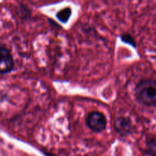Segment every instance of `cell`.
<instances>
[{
    "label": "cell",
    "mask_w": 156,
    "mask_h": 156,
    "mask_svg": "<svg viewBox=\"0 0 156 156\" xmlns=\"http://www.w3.org/2000/svg\"><path fill=\"white\" fill-rule=\"evenodd\" d=\"M114 129L121 136H126L132 131V124L130 120L126 117H120L114 121Z\"/></svg>",
    "instance_id": "4"
},
{
    "label": "cell",
    "mask_w": 156,
    "mask_h": 156,
    "mask_svg": "<svg viewBox=\"0 0 156 156\" xmlns=\"http://www.w3.org/2000/svg\"><path fill=\"white\" fill-rule=\"evenodd\" d=\"M106 118L100 112L91 113L87 118V125L94 132H102L106 128Z\"/></svg>",
    "instance_id": "2"
},
{
    "label": "cell",
    "mask_w": 156,
    "mask_h": 156,
    "mask_svg": "<svg viewBox=\"0 0 156 156\" xmlns=\"http://www.w3.org/2000/svg\"><path fill=\"white\" fill-rule=\"evenodd\" d=\"M14 61L10 52L4 47H0V73L5 74L13 69Z\"/></svg>",
    "instance_id": "3"
},
{
    "label": "cell",
    "mask_w": 156,
    "mask_h": 156,
    "mask_svg": "<svg viewBox=\"0 0 156 156\" xmlns=\"http://www.w3.org/2000/svg\"><path fill=\"white\" fill-rule=\"evenodd\" d=\"M72 10L69 8H66V9H62L59 12H57L56 14V18L62 23H66L68 21L69 19L70 16H71Z\"/></svg>",
    "instance_id": "5"
},
{
    "label": "cell",
    "mask_w": 156,
    "mask_h": 156,
    "mask_svg": "<svg viewBox=\"0 0 156 156\" xmlns=\"http://www.w3.org/2000/svg\"><path fill=\"white\" fill-rule=\"evenodd\" d=\"M121 39H122V41H124L125 43H128V44H131V45H133V47H135L136 46L135 41H134V40L133 39V37L130 36V35H129V34L123 35V36L121 37Z\"/></svg>",
    "instance_id": "7"
},
{
    "label": "cell",
    "mask_w": 156,
    "mask_h": 156,
    "mask_svg": "<svg viewBox=\"0 0 156 156\" xmlns=\"http://www.w3.org/2000/svg\"><path fill=\"white\" fill-rule=\"evenodd\" d=\"M146 152L149 156H156V137L146 142Z\"/></svg>",
    "instance_id": "6"
},
{
    "label": "cell",
    "mask_w": 156,
    "mask_h": 156,
    "mask_svg": "<svg viewBox=\"0 0 156 156\" xmlns=\"http://www.w3.org/2000/svg\"><path fill=\"white\" fill-rule=\"evenodd\" d=\"M136 96L139 101L148 107L156 106V81L143 79L136 88Z\"/></svg>",
    "instance_id": "1"
}]
</instances>
